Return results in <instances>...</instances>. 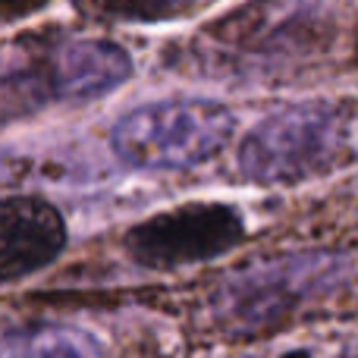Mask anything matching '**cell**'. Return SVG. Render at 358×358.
I'll use <instances>...</instances> for the list:
<instances>
[{"label": "cell", "mask_w": 358, "mask_h": 358, "mask_svg": "<svg viewBox=\"0 0 358 358\" xmlns=\"http://www.w3.org/2000/svg\"><path fill=\"white\" fill-rule=\"evenodd\" d=\"M352 277L336 252H292L229 271L208 296L210 324L229 340L267 336L324 305Z\"/></svg>", "instance_id": "cell-1"}, {"label": "cell", "mask_w": 358, "mask_h": 358, "mask_svg": "<svg viewBox=\"0 0 358 358\" xmlns=\"http://www.w3.org/2000/svg\"><path fill=\"white\" fill-rule=\"evenodd\" d=\"M327 29L324 0H252L204 29L198 60L214 73L273 76L321 54Z\"/></svg>", "instance_id": "cell-2"}, {"label": "cell", "mask_w": 358, "mask_h": 358, "mask_svg": "<svg viewBox=\"0 0 358 358\" xmlns=\"http://www.w3.org/2000/svg\"><path fill=\"white\" fill-rule=\"evenodd\" d=\"M352 110L327 101L267 113L242 136L236 170L252 185H302L327 176L349 155Z\"/></svg>", "instance_id": "cell-3"}, {"label": "cell", "mask_w": 358, "mask_h": 358, "mask_svg": "<svg viewBox=\"0 0 358 358\" xmlns=\"http://www.w3.org/2000/svg\"><path fill=\"white\" fill-rule=\"evenodd\" d=\"M236 113L210 98L148 101L113 123L110 148L126 167L182 173L214 161L233 138Z\"/></svg>", "instance_id": "cell-4"}, {"label": "cell", "mask_w": 358, "mask_h": 358, "mask_svg": "<svg viewBox=\"0 0 358 358\" xmlns=\"http://www.w3.org/2000/svg\"><path fill=\"white\" fill-rule=\"evenodd\" d=\"M248 236L245 217L227 201H192L145 217L129 227L123 245L148 271H176L214 261L239 248Z\"/></svg>", "instance_id": "cell-5"}, {"label": "cell", "mask_w": 358, "mask_h": 358, "mask_svg": "<svg viewBox=\"0 0 358 358\" xmlns=\"http://www.w3.org/2000/svg\"><path fill=\"white\" fill-rule=\"evenodd\" d=\"M66 242V220L48 198L0 195V286L50 267Z\"/></svg>", "instance_id": "cell-6"}, {"label": "cell", "mask_w": 358, "mask_h": 358, "mask_svg": "<svg viewBox=\"0 0 358 358\" xmlns=\"http://www.w3.org/2000/svg\"><path fill=\"white\" fill-rule=\"evenodd\" d=\"M60 104H88L123 88L132 76V57L107 38H73L50 50Z\"/></svg>", "instance_id": "cell-7"}, {"label": "cell", "mask_w": 358, "mask_h": 358, "mask_svg": "<svg viewBox=\"0 0 358 358\" xmlns=\"http://www.w3.org/2000/svg\"><path fill=\"white\" fill-rule=\"evenodd\" d=\"M60 104L50 50L19 63H0V129Z\"/></svg>", "instance_id": "cell-8"}, {"label": "cell", "mask_w": 358, "mask_h": 358, "mask_svg": "<svg viewBox=\"0 0 358 358\" xmlns=\"http://www.w3.org/2000/svg\"><path fill=\"white\" fill-rule=\"evenodd\" d=\"M104 343L69 324H22L0 336V355H101Z\"/></svg>", "instance_id": "cell-9"}, {"label": "cell", "mask_w": 358, "mask_h": 358, "mask_svg": "<svg viewBox=\"0 0 358 358\" xmlns=\"http://www.w3.org/2000/svg\"><path fill=\"white\" fill-rule=\"evenodd\" d=\"M204 3H214V0H117V13H123L126 19L157 22V19H176Z\"/></svg>", "instance_id": "cell-10"}, {"label": "cell", "mask_w": 358, "mask_h": 358, "mask_svg": "<svg viewBox=\"0 0 358 358\" xmlns=\"http://www.w3.org/2000/svg\"><path fill=\"white\" fill-rule=\"evenodd\" d=\"M48 3L50 0H0V19H25Z\"/></svg>", "instance_id": "cell-11"}, {"label": "cell", "mask_w": 358, "mask_h": 358, "mask_svg": "<svg viewBox=\"0 0 358 358\" xmlns=\"http://www.w3.org/2000/svg\"><path fill=\"white\" fill-rule=\"evenodd\" d=\"M10 176V161H6V155H0V179Z\"/></svg>", "instance_id": "cell-12"}]
</instances>
